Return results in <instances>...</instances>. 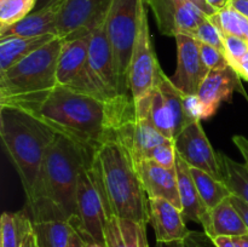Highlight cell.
<instances>
[{
    "instance_id": "1",
    "label": "cell",
    "mask_w": 248,
    "mask_h": 247,
    "mask_svg": "<svg viewBox=\"0 0 248 247\" xmlns=\"http://www.w3.org/2000/svg\"><path fill=\"white\" fill-rule=\"evenodd\" d=\"M0 104L28 111L89 150H96L102 143L114 138L118 128L136 116L131 96L107 101L60 84L36 93L0 98Z\"/></svg>"
},
{
    "instance_id": "2",
    "label": "cell",
    "mask_w": 248,
    "mask_h": 247,
    "mask_svg": "<svg viewBox=\"0 0 248 247\" xmlns=\"http://www.w3.org/2000/svg\"><path fill=\"white\" fill-rule=\"evenodd\" d=\"M94 150H89L57 133L46 153L33 199L27 202L31 222L69 220L77 215L78 179L92 164Z\"/></svg>"
},
{
    "instance_id": "3",
    "label": "cell",
    "mask_w": 248,
    "mask_h": 247,
    "mask_svg": "<svg viewBox=\"0 0 248 247\" xmlns=\"http://www.w3.org/2000/svg\"><path fill=\"white\" fill-rule=\"evenodd\" d=\"M91 173L103 200L107 216L149 223V201L140 182L133 153L116 138L94 150Z\"/></svg>"
},
{
    "instance_id": "4",
    "label": "cell",
    "mask_w": 248,
    "mask_h": 247,
    "mask_svg": "<svg viewBox=\"0 0 248 247\" xmlns=\"http://www.w3.org/2000/svg\"><path fill=\"white\" fill-rule=\"evenodd\" d=\"M53 128L21 108L0 104V136L26 193L33 199L46 153L56 138Z\"/></svg>"
},
{
    "instance_id": "5",
    "label": "cell",
    "mask_w": 248,
    "mask_h": 247,
    "mask_svg": "<svg viewBox=\"0 0 248 247\" xmlns=\"http://www.w3.org/2000/svg\"><path fill=\"white\" fill-rule=\"evenodd\" d=\"M63 39L57 36L28 57L0 72V98L24 96L57 86V64Z\"/></svg>"
},
{
    "instance_id": "6",
    "label": "cell",
    "mask_w": 248,
    "mask_h": 247,
    "mask_svg": "<svg viewBox=\"0 0 248 247\" xmlns=\"http://www.w3.org/2000/svg\"><path fill=\"white\" fill-rule=\"evenodd\" d=\"M147 5V0H110L109 5L106 31L113 48L121 96H131L127 93L128 70Z\"/></svg>"
},
{
    "instance_id": "7",
    "label": "cell",
    "mask_w": 248,
    "mask_h": 247,
    "mask_svg": "<svg viewBox=\"0 0 248 247\" xmlns=\"http://www.w3.org/2000/svg\"><path fill=\"white\" fill-rule=\"evenodd\" d=\"M184 94L160 69L153 91L145 98L135 102L138 118L148 116L155 128L169 139L174 140L189 124L184 113Z\"/></svg>"
},
{
    "instance_id": "8",
    "label": "cell",
    "mask_w": 248,
    "mask_h": 247,
    "mask_svg": "<svg viewBox=\"0 0 248 247\" xmlns=\"http://www.w3.org/2000/svg\"><path fill=\"white\" fill-rule=\"evenodd\" d=\"M107 213L103 200L91 173V165L84 167L78 179L77 215L69 218L73 230L86 244L104 242Z\"/></svg>"
},
{
    "instance_id": "9",
    "label": "cell",
    "mask_w": 248,
    "mask_h": 247,
    "mask_svg": "<svg viewBox=\"0 0 248 247\" xmlns=\"http://www.w3.org/2000/svg\"><path fill=\"white\" fill-rule=\"evenodd\" d=\"M106 18L99 19L87 34L89 64L97 90L107 101L120 97L113 48L106 31Z\"/></svg>"
},
{
    "instance_id": "10",
    "label": "cell",
    "mask_w": 248,
    "mask_h": 247,
    "mask_svg": "<svg viewBox=\"0 0 248 247\" xmlns=\"http://www.w3.org/2000/svg\"><path fill=\"white\" fill-rule=\"evenodd\" d=\"M57 81L70 90L104 99L92 79L89 64L87 35L67 40L63 39L62 51L57 64Z\"/></svg>"
},
{
    "instance_id": "11",
    "label": "cell",
    "mask_w": 248,
    "mask_h": 247,
    "mask_svg": "<svg viewBox=\"0 0 248 247\" xmlns=\"http://www.w3.org/2000/svg\"><path fill=\"white\" fill-rule=\"evenodd\" d=\"M160 69L161 67L153 47L147 9L143 14L128 70V86L133 102L145 98L153 91Z\"/></svg>"
},
{
    "instance_id": "12",
    "label": "cell",
    "mask_w": 248,
    "mask_h": 247,
    "mask_svg": "<svg viewBox=\"0 0 248 247\" xmlns=\"http://www.w3.org/2000/svg\"><path fill=\"white\" fill-rule=\"evenodd\" d=\"M177 153L190 167L202 170L215 178L224 182L219 154L211 145L201 121L188 124L174 139Z\"/></svg>"
},
{
    "instance_id": "13",
    "label": "cell",
    "mask_w": 248,
    "mask_h": 247,
    "mask_svg": "<svg viewBox=\"0 0 248 247\" xmlns=\"http://www.w3.org/2000/svg\"><path fill=\"white\" fill-rule=\"evenodd\" d=\"M164 35L176 38L179 34L194 36L198 27L208 18L189 0H147Z\"/></svg>"
},
{
    "instance_id": "14",
    "label": "cell",
    "mask_w": 248,
    "mask_h": 247,
    "mask_svg": "<svg viewBox=\"0 0 248 247\" xmlns=\"http://www.w3.org/2000/svg\"><path fill=\"white\" fill-rule=\"evenodd\" d=\"M110 0H65L58 17V36L81 38L108 14Z\"/></svg>"
},
{
    "instance_id": "15",
    "label": "cell",
    "mask_w": 248,
    "mask_h": 247,
    "mask_svg": "<svg viewBox=\"0 0 248 247\" xmlns=\"http://www.w3.org/2000/svg\"><path fill=\"white\" fill-rule=\"evenodd\" d=\"M174 39L177 43V69L170 79L183 94H198L199 87L210 72L201 58L200 43L184 34H179Z\"/></svg>"
},
{
    "instance_id": "16",
    "label": "cell",
    "mask_w": 248,
    "mask_h": 247,
    "mask_svg": "<svg viewBox=\"0 0 248 247\" xmlns=\"http://www.w3.org/2000/svg\"><path fill=\"white\" fill-rule=\"evenodd\" d=\"M235 91L245 92L241 86V77L232 65L223 69L210 70L198 91L202 103L203 120L215 115L220 104L229 101Z\"/></svg>"
},
{
    "instance_id": "17",
    "label": "cell",
    "mask_w": 248,
    "mask_h": 247,
    "mask_svg": "<svg viewBox=\"0 0 248 247\" xmlns=\"http://www.w3.org/2000/svg\"><path fill=\"white\" fill-rule=\"evenodd\" d=\"M136 167L148 199H165L182 210L176 167L166 169L149 159L136 161Z\"/></svg>"
},
{
    "instance_id": "18",
    "label": "cell",
    "mask_w": 248,
    "mask_h": 247,
    "mask_svg": "<svg viewBox=\"0 0 248 247\" xmlns=\"http://www.w3.org/2000/svg\"><path fill=\"white\" fill-rule=\"evenodd\" d=\"M149 223L157 242L183 241L190 230L186 228L181 208L165 199H148Z\"/></svg>"
},
{
    "instance_id": "19",
    "label": "cell",
    "mask_w": 248,
    "mask_h": 247,
    "mask_svg": "<svg viewBox=\"0 0 248 247\" xmlns=\"http://www.w3.org/2000/svg\"><path fill=\"white\" fill-rule=\"evenodd\" d=\"M65 0H52L41 9L6 28H0V39L15 36H40L53 34L58 36L57 23Z\"/></svg>"
},
{
    "instance_id": "20",
    "label": "cell",
    "mask_w": 248,
    "mask_h": 247,
    "mask_svg": "<svg viewBox=\"0 0 248 247\" xmlns=\"http://www.w3.org/2000/svg\"><path fill=\"white\" fill-rule=\"evenodd\" d=\"M178 177V191L182 202V213L186 220H191L202 227L207 220L210 212L203 205L199 194L198 186L190 172V166L177 153L176 162Z\"/></svg>"
},
{
    "instance_id": "21",
    "label": "cell",
    "mask_w": 248,
    "mask_h": 247,
    "mask_svg": "<svg viewBox=\"0 0 248 247\" xmlns=\"http://www.w3.org/2000/svg\"><path fill=\"white\" fill-rule=\"evenodd\" d=\"M104 242L106 247H149L147 225L109 215L104 227Z\"/></svg>"
},
{
    "instance_id": "22",
    "label": "cell",
    "mask_w": 248,
    "mask_h": 247,
    "mask_svg": "<svg viewBox=\"0 0 248 247\" xmlns=\"http://www.w3.org/2000/svg\"><path fill=\"white\" fill-rule=\"evenodd\" d=\"M202 228L211 239L218 236L236 237L248 232L244 219L230 198L225 199L210 211V216Z\"/></svg>"
},
{
    "instance_id": "23",
    "label": "cell",
    "mask_w": 248,
    "mask_h": 247,
    "mask_svg": "<svg viewBox=\"0 0 248 247\" xmlns=\"http://www.w3.org/2000/svg\"><path fill=\"white\" fill-rule=\"evenodd\" d=\"M57 38L53 34L40 36H15L0 39V72H5Z\"/></svg>"
},
{
    "instance_id": "24",
    "label": "cell",
    "mask_w": 248,
    "mask_h": 247,
    "mask_svg": "<svg viewBox=\"0 0 248 247\" xmlns=\"http://www.w3.org/2000/svg\"><path fill=\"white\" fill-rule=\"evenodd\" d=\"M31 230V219L23 212H4L0 219V247H22Z\"/></svg>"
},
{
    "instance_id": "25",
    "label": "cell",
    "mask_w": 248,
    "mask_h": 247,
    "mask_svg": "<svg viewBox=\"0 0 248 247\" xmlns=\"http://www.w3.org/2000/svg\"><path fill=\"white\" fill-rule=\"evenodd\" d=\"M190 172L193 174V178L198 186L199 194L202 200L203 205L207 208V211H212L216 206L219 205L225 199L230 198L232 195L230 189L228 188L224 182L215 178L207 172L202 170L194 169L190 167Z\"/></svg>"
},
{
    "instance_id": "26",
    "label": "cell",
    "mask_w": 248,
    "mask_h": 247,
    "mask_svg": "<svg viewBox=\"0 0 248 247\" xmlns=\"http://www.w3.org/2000/svg\"><path fill=\"white\" fill-rule=\"evenodd\" d=\"M39 247H67L73 234L69 220H43L31 222Z\"/></svg>"
},
{
    "instance_id": "27",
    "label": "cell",
    "mask_w": 248,
    "mask_h": 247,
    "mask_svg": "<svg viewBox=\"0 0 248 247\" xmlns=\"http://www.w3.org/2000/svg\"><path fill=\"white\" fill-rule=\"evenodd\" d=\"M224 172V183L232 195L237 196L248 205V170L245 164L230 159L228 155L219 154Z\"/></svg>"
},
{
    "instance_id": "28",
    "label": "cell",
    "mask_w": 248,
    "mask_h": 247,
    "mask_svg": "<svg viewBox=\"0 0 248 247\" xmlns=\"http://www.w3.org/2000/svg\"><path fill=\"white\" fill-rule=\"evenodd\" d=\"M213 24L219 29L222 35H234L245 39L248 31V19L232 5L210 16Z\"/></svg>"
},
{
    "instance_id": "29",
    "label": "cell",
    "mask_w": 248,
    "mask_h": 247,
    "mask_svg": "<svg viewBox=\"0 0 248 247\" xmlns=\"http://www.w3.org/2000/svg\"><path fill=\"white\" fill-rule=\"evenodd\" d=\"M36 0H0V28H6L34 11Z\"/></svg>"
},
{
    "instance_id": "30",
    "label": "cell",
    "mask_w": 248,
    "mask_h": 247,
    "mask_svg": "<svg viewBox=\"0 0 248 247\" xmlns=\"http://www.w3.org/2000/svg\"><path fill=\"white\" fill-rule=\"evenodd\" d=\"M193 38L199 40L200 43L207 44V45L217 47L218 50L224 52V44H223L222 33H220L219 29L211 22L210 18H206L205 21L198 27Z\"/></svg>"
},
{
    "instance_id": "31",
    "label": "cell",
    "mask_w": 248,
    "mask_h": 247,
    "mask_svg": "<svg viewBox=\"0 0 248 247\" xmlns=\"http://www.w3.org/2000/svg\"><path fill=\"white\" fill-rule=\"evenodd\" d=\"M148 159L153 160L157 165L166 169H174L177 162V149L174 140H169L166 143L157 145L150 152Z\"/></svg>"
},
{
    "instance_id": "32",
    "label": "cell",
    "mask_w": 248,
    "mask_h": 247,
    "mask_svg": "<svg viewBox=\"0 0 248 247\" xmlns=\"http://www.w3.org/2000/svg\"><path fill=\"white\" fill-rule=\"evenodd\" d=\"M223 44H224L225 56L232 67L240 62L248 52V44L246 40L239 36L223 35Z\"/></svg>"
},
{
    "instance_id": "33",
    "label": "cell",
    "mask_w": 248,
    "mask_h": 247,
    "mask_svg": "<svg viewBox=\"0 0 248 247\" xmlns=\"http://www.w3.org/2000/svg\"><path fill=\"white\" fill-rule=\"evenodd\" d=\"M200 55L202 58V62L210 70L223 69V68H227L230 65L229 61H228L227 56L223 51L207 45V44L200 43Z\"/></svg>"
},
{
    "instance_id": "34",
    "label": "cell",
    "mask_w": 248,
    "mask_h": 247,
    "mask_svg": "<svg viewBox=\"0 0 248 247\" xmlns=\"http://www.w3.org/2000/svg\"><path fill=\"white\" fill-rule=\"evenodd\" d=\"M184 113L189 124L196 120H203V108L198 94H184Z\"/></svg>"
},
{
    "instance_id": "35",
    "label": "cell",
    "mask_w": 248,
    "mask_h": 247,
    "mask_svg": "<svg viewBox=\"0 0 248 247\" xmlns=\"http://www.w3.org/2000/svg\"><path fill=\"white\" fill-rule=\"evenodd\" d=\"M184 247H217L213 239H211L205 232H193L183 240Z\"/></svg>"
},
{
    "instance_id": "36",
    "label": "cell",
    "mask_w": 248,
    "mask_h": 247,
    "mask_svg": "<svg viewBox=\"0 0 248 247\" xmlns=\"http://www.w3.org/2000/svg\"><path fill=\"white\" fill-rule=\"evenodd\" d=\"M232 142H234V144L236 145V148L241 153L242 157L245 160V166L248 170V138L244 137V136H234Z\"/></svg>"
},
{
    "instance_id": "37",
    "label": "cell",
    "mask_w": 248,
    "mask_h": 247,
    "mask_svg": "<svg viewBox=\"0 0 248 247\" xmlns=\"http://www.w3.org/2000/svg\"><path fill=\"white\" fill-rule=\"evenodd\" d=\"M230 199H232V203H234V206L236 207V210L239 211L240 216L242 217V219H244L245 224H246L248 229V205L244 200H241V199L237 198V196L235 195L230 196Z\"/></svg>"
},
{
    "instance_id": "38",
    "label": "cell",
    "mask_w": 248,
    "mask_h": 247,
    "mask_svg": "<svg viewBox=\"0 0 248 247\" xmlns=\"http://www.w3.org/2000/svg\"><path fill=\"white\" fill-rule=\"evenodd\" d=\"M232 68H234L235 72L239 74V77H241V79L246 80L248 82V52L242 57V60L240 61V62H237Z\"/></svg>"
},
{
    "instance_id": "39",
    "label": "cell",
    "mask_w": 248,
    "mask_h": 247,
    "mask_svg": "<svg viewBox=\"0 0 248 247\" xmlns=\"http://www.w3.org/2000/svg\"><path fill=\"white\" fill-rule=\"evenodd\" d=\"M189 1H190L191 4L195 5V6L198 7V9H200L201 11H202L203 14H205L207 17L212 16V15L216 14L215 10H213L212 7H211L210 5H208V2L206 1V0H189Z\"/></svg>"
},
{
    "instance_id": "40",
    "label": "cell",
    "mask_w": 248,
    "mask_h": 247,
    "mask_svg": "<svg viewBox=\"0 0 248 247\" xmlns=\"http://www.w3.org/2000/svg\"><path fill=\"white\" fill-rule=\"evenodd\" d=\"M217 247H239L232 236H218L213 239Z\"/></svg>"
},
{
    "instance_id": "41",
    "label": "cell",
    "mask_w": 248,
    "mask_h": 247,
    "mask_svg": "<svg viewBox=\"0 0 248 247\" xmlns=\"http://www.w3.org/2000/svg\"><path fill=\"white\" fill-rule=\"evenodd\" d=\"M230 5L235 7L239 12H241L248 19V1H246V0H232Z\"/></svg>"
},
{
    "instance_id": "42",
    "label": "cell",
    "mask_w": 248,
    "mask_h": 247,
    "mask_svg": "<svg viewBox=\"0 0 248 247\" xmlns=\"http://www.w3.org/2000/svg\"><path fill=\"white\" fill-rule=\"evenodd\" d=\"M206 1L208 2V5H210L216 12H218L220 11V10L224 9V7H227L228 5H230L232 0H206Z\"/></svg>"
},
{
    "instance_id": "43",
    "label": "cell",
    "mask_w": 248,
    "mask_h": 247,
    "mask_svg": "<svg viewBox=\"0 0 248 247\" xmlns=\"http://www.w3.org/2000/svg\"><path fill=\"white\" fill-rule=\"evenodd\" d=\"M22 247H39L38 239H36V235L35 232H34V230H31V232L27 235Z\"/></svg>"
},
{
    "instance_id": "44",
    "label": "cell",
    "mask_w": 248,
    "mask_h": 247,
    "mask_svg": "<svg viewBox=\"0 0 248 247\" xmlns=\"http://www.w3.org/2000/svg\"><path fill=\"white\" fill-rule=\"evenodd\" d=\"M67 247H87L86 242L79 236L75 232H73L72 237L69 240V244H68Z\"/></svg>"
},
{
    "instance_id": "45",
    "label": "cell",
    "mask_w": 248,
    "mask_h": 247,
    "mask_svg": "<svg viewBox=\"0 0 248 247\" xmlns=\"http://www.w3.org/2000/svg\"><path fill=\"white\" fill-rule=\"evenodd\" d=\"M234 240L239 247H248V232L245 235H241V236L234 237Z\"/></svg>"
},
{
    "instance_id": "46",
    "label": "cell",
    "mask_w": 248,
    "mask_h": 247,
    "mask_svg": "<svg viewBox=\"0 0 248 247\" xmlns=\"http://www.w3.org/2000/svg\"><path fill=\"white\" fill-rule=\"evenodd\" d=\"M156 247H184L183 241H173V242H157Z\"/></svg>"
},
{
    "instance_id": "47",
    "label": "cell",
    "mask_w": 248,
    "mask_h": 247,
    "mask_svg": "<svg viewBox=\"0 0 248 247\" xmlns=\"http://www.w3.org/2000/svg\"><path fill=\"white\" fill-rule=\"evenodd\" d=\"M52 0H36V5H35V9H34V11L35 10H39L41 9V7H44L45 5H47L48 2H51Z\"/></svg>"
},
{
    "instance_id": "48",
    "label": "cell",
    "mask_w": 248,
    "mask_h": 247,
    "mask_svg": "<svg viewBox=\"0 0 248 247\" xmlns=\"http://www.w3.org/2000/svg\"><path fill=\"white\" fill-rule=\"evenodd\" d=\"M87 247H106L103 246V245H99V244H94V242H92V244H86Z\"/></svg>"
},
{
    "instance_id": "49",
    "label": "cell",
    "mask_w": 248,
    "mask_h": 247,
    "mask_svg": "<svg viewBox=\"0 0 248 247\" xmlns=\"http://www.w3.org/2000/svg\"><path fill=\"white\" fill-rule=\"evenodd\" d=\"M245 40H246V43L248 44V31H247V34H246V36H245Z\"/></svg>"
},
{
    "instance_id": "50",
    "label": "cell",
    "mask_w": 248,
    "mask_h": 247,
    "mask_svg": "<svg viewBox=\"0 0 248 247\" xmlns=\"http://www.w3.org/2000/svg\"><path fill=\"white\" fill-rule=\"evenodd\" d=\"M246 1H248V0H246Z\"/></svg>"
}]
</instances>
